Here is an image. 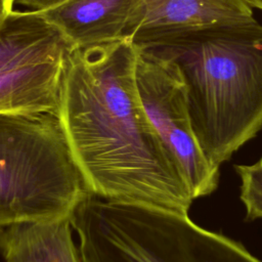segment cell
I'll return each mask as SVG.
<instances>
[{
    "label": "cell",
    "mask_w": 262,
    "mask_h": 262,
    "mask_svg": "<svg viewBox=\"0 0 262 262\" xmlns=\"http://www.w3.org/2000/svg\"><path fill=\"white\" fill-rule=\"evenodd\" d=\"M104 262H262L239 243L202 228L188 215L151 209L121 235Z\"/></svg>",
    "instance_id": "5"
},
{
    "label": "cell",
    "mask_w": 262,
    "mask_h": 262,
    "mask_svg": "<svg viewBox=\"0 0 262 262\" xmlns=\"http://www.w3.org/2000/svg\"><path fill=\"white\" fill-rule=\"evenodd\" d=\"M14 0H0V26L12 12Z\"/></svg>",
    "instance_id": "13"
},
{
    "label": "cell",
    "mask_w": 262,
    "mask_h": 262,
    "mask_svg": "<svg viewBox=\"0 0 262 262\" xmlns=\"http://www.w3.org/2000/svg\"><path fill=\"white\" fill-rule=\"evenodd\" d=\"M71 0H14V4L27 7L28 10L44 12L54 9Z\"/></svg>",
    "instance_id": "12"
},
{
    "label": "cell",
    "mask_w": 262,
    "mask_h": 262,
    "mask_svg": "<svg viewBox=\"0 0 262 262\" xmlns=\"http://www.w3.org/2000/svg\"><path fill=\"white\" fill-rule=\"evenodd\" d=\"M64 56L0 73V113H54Z\"/></svg>",
    "instance_id": "10"
},
{
    "label": "cell",
    "mask_w": 262,
    "mask_h": 262,
    "mask_svg": "<svg viewBox=\"0 0 262 262\" xmlns=\"http://www.w3.org/2000/svg\"><path fill=\"white\" fill-rule=\"evenodd\" d=\"M39 13L73 50L131 39L144 6L142 0H71Z\"/></svg>",
    "instance_id": "6"
},
{
    "label": "cell",
    "mask_w": 262,
    "mask_h": 262,
    "mask_svg": "<svg viewBox=\"0 0 262 262\" xmlns=\"http://www.w3.org/2000/svg\"><path fill=\"white\" fill-rule=\"evenodd\" d=\"M136 84L145 114L182 167L193 199L215 191L219 168L208 162L194 136L178 64L163 54L139 48Z\"/></svg>",
    "instance_id": "4"
},
{
    "label": "cell",
    "mask_w": 262,
    "mask_h": 262,
    "mask_svg": "<svg viewBox=\"0 0 262 262\" xmlns=\"http://www.w3.org/2000/svg\"><path fill=\"white\" fill-rule=\"evenodd\" d=\"M138 50L130 38L67 50L56 115L93 194L188 215L183 169L139 97Z\"/></svg>",
    "instance_id": "1"
},
{
    "label": "cell",
    "mask_w": 262,
    "mask_h": 262,
    "mask_svg": "<svg viewBox=\"0 0 262 262\" xmlns=\"http://www.w3.org/2000/svg\"><path fill=\"white\" fill-rule=\"evenodd\" d=\"M63 39L39 12L12 10L0 26V73L64 56Z\"/></svg>",
    "instance_id": "9"
},
{
    "label": "cell",
    "mask_w": 262,
    "mask_h": 262,
    "mask_svg": "<svg viewBox=\"0 0 262 262\" xmlns=\"http://www.w3.org/2000/svg\"><path fill=\"white\" fill-rule=\"evenodd\" d=\"M142 49L178 64L193 133L212 166L220 168L262 129V25L256 19L179 30Z\"/></svg>",
    "instance_id": "2"
},
{
    "label": "cell",
    "mask_w": 262,
    "mask_h": 262,
    "mask_svg": "<svg viewBox=\"0 0 262 262\" xmlns=\"http://www.w3.org/2000/svg\"><path fill=\"white\" fill-rule=\"evenodd\" d=\"M144 13L132 41L145 48L155 40L187 28L254 18L246 0H142Z\"/></svg>",
    "instance_id": "7"
},
{
    "label": "cell",
    "mask_w": 262,
    "mask_h": 262,
    "mask_svg": "<svg viewBox=\"0 0 262 262\" xmlns=\"http://www.w3.org/2000/svg\"><path fill=\"white\" fill-rule=\"evenodd\" d=\"M252 8H258L262 10V0H246Z\"/></svg>",
    "instance_id": "14"
},
{
    "label": "cell",
    "mask_w": 262,
    "mask_h": 262,
    "mask_svg": "<svg viewBox=\"0 0 262 262\" xmlns=\"http://www.w3.org/2000/svg\"><path fill=\"white\" fill-rule=\"evenodd\" d=\"M72 228V216L2 227L0 254L5 262H83Z\"/></svg>",
    "instance_id": "8"
},
{
    "label": "cell",
    "mask_w": 262,
    "mask_h": 262,
    "mask_svg": "<svg viewBox=\"0 0 262 262\" xmlns=\"http://www.w3.org/2000/svg\"><path fill=\"white\" fill-rule=\"evenodd\" d=\"M92 192L54 113H0V228L72 216Z\"/></svg>",
    "instance_id": "3"
},
{
    "label": "cell",
    "mask_w": 262,
    "mask_h": 262,
    "mask_svg": "<svg viewBox=\"0 0 262 262\" xmlns=\"http://www.w3.org/2000/svg\"><path fill=\"white\" fill-rule=\"evenodd\" d=\"M241 178V200L249 220L262 218V159L253 165L234 166Z\"/></svg>",
    "instance_id": "11"
}]
</instances>
